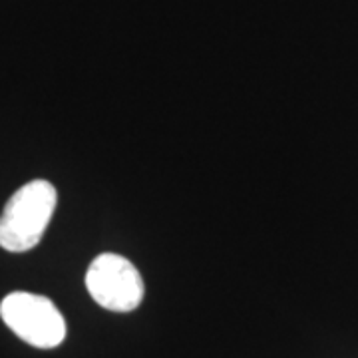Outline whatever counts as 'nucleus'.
Masks as SVG:
<instances>
[{"instance_id": "obj_1", "label": "nucleus", "mask_w": 358, "mask_h": 358, "mask_svg": "<svg viewBox=\"0 0 358 358\" xmlns=\"http://www.w3.org/2000/svg\"><path fill=\"white\" fill-rule=\"evenodd\" d=\"M56 201V189L46 179H34L16 189L0 215V247L10 253L34 249L50 223Z\"/></svg>"}, {"instance_id": "obj_2", "label": "nucleus", "mask_w": 358, "mask_h": 358, "mask_svg": "<svg viewBox=\"0 0 358 358\" xmlns=\"http://www.w3.org/2000/svg\"><path fill=\"white\" fill-rule=\"evenodd\" d=\"M0 317L18 338L36 348H54L66 338V320L50 299L10 293L0 303Z\"/></svg>"}, {"instance_id": "obj_3", "label": "nucleus", "mask_w": 358, "mask_h": 358, "mask_svg": "<svg viewBox=\"0 0 358 358\" xmlns=\"http://www.w3.org/2000/svg\"><path fill=\"white\" fill-rule=\"evenodd\" d=\"M86 289L100 307L114 313H129L143 299L140 271L126 257L115 253L98 255L86 273Z\"/></svg>"}]
</instances>
